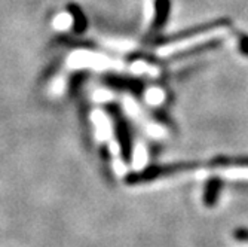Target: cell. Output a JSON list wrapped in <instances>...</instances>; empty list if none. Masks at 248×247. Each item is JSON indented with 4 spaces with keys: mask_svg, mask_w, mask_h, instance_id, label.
<instances>
[{
    "mask_svg": "<svg viewBox=\"0 0 248 247\" xmlns=\"http://www.w3.org/2000/svg\"><path fill=\"white\" fill-rule=\"evenodd\" d=\"M199 168H221L220 156H214L208 161H180V163H170L164 165H149L140 171L129 173L125 177L126 185H143L149 182H155L157 179L170 177L174 174H182Z\"/></svg>",
    "mask_w": 248,
    "mask_h": 247,
    "instance_id": "cell-1",
    "label": "cell"
},
{
    "mask_svg": "<svg viewBox=\"0 0 248 247\" xmlns=\"http://www.w3.org/2000/svg\"><path fill=\"white\" fill-rule=\"evenodd\" d=\"M221 189H223L221 177L214 176V177H211L210 181L207 182L205 191H204V204L207 207H214L217 204V201L220 198V194H221Z\"/></svg>",
    "mask_w": 248,
    "mask_h": 247,
    "instance_id": "cell-5",
    "label": "cell"
},
{
    "mask_svg": "<svg viewBox=\"0 0 248 247\" xmlns=\"http://www.w3.org/2000/svg\"><path fill=\"white\" fill-rule=\"evenodd\" d=\"M239 51L248 57V36H242L239 39Z\"/></svg>",
    "mask_w": 248,
    "mask_h": 247,
    "instance_id": "cell-9",
    "label": "cell"
},
{
    "mask_svg": "<svg viewBox=\"0 0 248 247\" xmlns=\"http://www.w3.org/2000/svg\"><path fill=\"white\" fill-rule=\"evenodd\" d=\"M223 26H226V22H224V21H217V22H211V24L198 26V27H193V29L185 30V32H180V33L172 34V36H168V37L159 36V37L155 40V43H157V45H167V43H172V42H180V40H185L187 37H195L198 34H202V33H207V32L220 29Z\"/></svg>",
    "mask_w": 248,
    "mask_h": 247,
    "instance_id": "cell-3",
    "label": "cell"
},
{
    "mask_svg": "<svg viewBox=\"0 0 248 247\" xmlns=\"http://www.w3.org/2000/svg\"><path fill=\"white\" fill-rule=\"evenodd\" d=\"M170 8H171L170 0H155V16L152 21L153 34H157L165 27L167 19L170 16Z\"/></svg>",
    "mask_w": 248,
    "mask_h": 247,
    "instance_id": "cell-4",
    "label": "cell"
},
{
    "mask_svg": "<svg viewBox=\"0 0 248 247\" xmlns=\"http://www.w3.org/2000/svg\"><path fill=\"white\" fill-rule=\"evenodd\" d=\"M220 45V40L218 39H211V40H205L199 45H195L193 48H189V49H185V51H180L177 54H174L171 57V61L174 60H182V58H187L190 55H195V54H201V52H205V51H210L213 48H217Z\"/></svg>",
    "mask_w": 248,
    "mask_h": 247,
    "instance_id": "cell-6",
    "label": "cell"
},
{
    "mask_svg": "<svg viewBox=\"0 0 248 247\" xmlns=\"http://www.w3.org/2000/svg\"><path fill=\"white\" fill-rule=\"evenodd\" d=\"M111 115H113V119H115V136L119 143L122 160L126 164H129L132 161V139H131V131H129L128 122L122 116L119 109L111 110Z\"/></svg>",
    "mask_w": 248,
    "mask_h": 247,
    "instance_id": "cell-2",
    "label": "cell"
},
{
    "mask_svg": "<svg viewBox=\"0 0 248 247\" xmlns=\"http://www.w3.org/2000/svg\"><path fill=\"white\" fill-rule=\"evenodd\" d=\"M107 83L118 88V89H128V91H132L135 94H139V93L143 91V83H141V81H137V79L113 76V78L107 79Z\"/></svg>",
    "mask_w": 248,
    "mask_h": 247,
    "instance_id": "cell-7",
    "label": "cell"
},
{
    "mask_svg": "<svg viewBox=\"0 0 248 247\" xmlns=\"http://www.w3.org/2000/svg\"><path fill=\"white\" fill-rule=\"evenodd\" d=\"M233 238L241 243H248V228H236L233 231Z\"/></svg>",
    "mask_w": 248,
    "mask_h": 247,
    "instance_id": "cell-8",
    "label": "cell"
}]
</instances>
